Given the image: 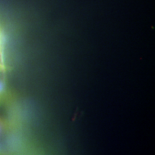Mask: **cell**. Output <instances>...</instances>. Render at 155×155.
I'll list each match as a JSON object with an SVG mask.
<instances>
[{"label": "cell", "instance_id": "5b68a950", "mask_svg": "<svg viewBox=\"0 0 155 155\" xmlns=\"http://www.w3.org/2000/svg\"><path fill=\"white\" fill-rule=\"evenodd\" d=\"M2 33V32H1V31H0V34H1Z\"/></svg>", "mask_w": 155, "mask_h": 155}, {"label": "cell", "instance_id": "3957f363", "mask_svg": "<svg viewBox=\"0 0 155 155\" xmlns=\"http://www.w3.org/2000/svg\"><path fill=\"white\" fill-rule=\"evenodd\" d=\"M4 70V65H3V60L2 59V57L0 56V72H2Z\"/></svg>", "mask_w": 155, "mask_h": 155}, {"label": "cell", "instance_id": "7a4b0ae2", "mask_svg": "<svg viewBox=\"0 0 155 155\" xmlns=\"http://www.w3.org/2000/svg\"><path fill=\"white\" fill-rule=\"evenodd\" d=\"M5 129V122L2 119H0V136L2 134V133L4 132Z\"/></svg>", "mask_w": 155, "mask_h": 155}, {"label": "cell", "instance_id": "6da1fadb", "mask_svg": "<svg viewBox=\"0 0 155 155\" xmlns=\"http://www.w3.org/2000/svg\"><path fill=\"white\" fill-rule=\"evenodd\" d=\"M7 95V85L5 80L0 78V104L5 100Z\"/></svg>", "mask_w": 155, "mask_h": 155}, {"label": "cell", "instance_id": "277c9868", "mask_svg": "<svg viewBox=\"0 0 155 155\" xmlns=\"http://www.w3.org/2000/svg\"><path fill=\"white\" fill-rule=\"evenodd\" d=\"M2 154V150H1V145H0V155Z\"/></svg>", "mask_w": 155, "mask_h": 155}]
</instances>
